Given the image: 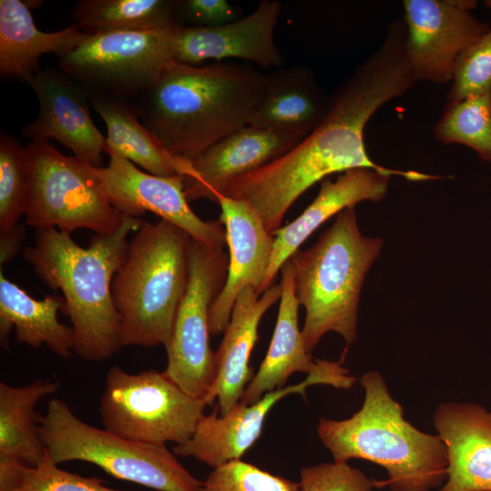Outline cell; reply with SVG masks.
<instances>
[{"instance_id": "13", "label": "cell", "mask_w": 491, "mask_h": 491, "mask_svg": "<svg viewBox=\"0 0 491 491\" xmlns=\"http://www.w3.org/2000/svg\"><path fill=\"white\" fill-rule=\"evenodd\" d=\"M108 155V165L94 167V172L109 203L122 215L139 218L151 212L200 242L226 245L224 225L201 219L189 206L181 175H155L115 153Z\"/></svg>"}, {"instance_id": "30", "label": "cell", "mask_w": 491, "mask_h": 491, "mask_svg": "<svg viewBox=\"0 0 491 491\" xmlns=\"http://www.w3.org/2000/svg\"><path fill=\"white\" fill-rule=\"evenodd\" d=\"M0 491H129L108 487L99 477H86L58 467L47 451L36 466L0 461Z\"/></svg>"}, {"instance_id": "37", "label": "cell", "mask_w": 491, "mask_h": 491, "mask_svg": "<svg viewBox=\"0 0 491 491\" xmlns=\"http://www.w3.org/2000/svg\"><path fill=\"white\" fill-rule=\"evenodd\" d=\"M446 2L454 8L466 12H469L477 5V1L475 0H446Z\"/></svg>"}, {"instance_id": "35", "label": "cell", "mask_w": 491, "mask_h": 491, "mask_svg": "<svg viewBox=\"0 0 491 491\" xmlns=\"http://www.w3.org/2000/svg\"><path fill=\"white\" fill-rule=\"evenodd\" d=\"M239 18L238 11L225 0L176 1L178 25L214 27L234 22Z\"/></svg>"}, {"instance_id": "15", "label": "cell", "mask_w": 491, "mask_h": 491, "mask_svg": "<svg viewBox=\"0 0 491 491\" xmlns=\"http://www.w3.org/2000/svg\"><path fill=\"white\" fill-rule=\"evenodd\" d=\"M281 8L278 1L263 0L250 15L223 25H175L171 28L172 58L189 65H198L205 60L237 58L278 69L283 56L274 34Z\"/></svg>"}, {"instance_id": "8", "label": "cell", "mask_w": 491, "mask_h": 491, "mask_svg": "<svg viewBox=\"0 0 491 491\" xmlns=\"http://www.w3.org/2000/svg\"><path fill=\"white\" fill-rule=\"evenodd\" d=\"M26 149V225L68 234L85 228L96 235L113 233L121 225L123 215L100 188L95 166L63 155L48 142H31Z\"/></svg>"}, {"instance_id": "7", "label": "cell", "mask_w": 491, "mask_h": 491, "mask_svg": "<svg viewBox=\"0 0 491 491\" xmlns=\"http://www.w3.org/2000/svg\"><path fill=\"white\" fill-rule=\"evenodd\" d=\"M39 432L51 460L84 461L111 476L156 490L200 491L195 478L165 445L145 444L90 426L62 399L52 398Z\"/></svg>"}, {"instance_id": "27", "label": "cell", "mask_w": 491, "mask_h": 491, "mask_svg": "<svg viewBox=\"0 0 491 491\" xmlns=\"http://www.w3.org/2000/svg\"><path fill=\"white\" fill-rule=\"evenodd\" d=\"M59 381L37 379L14 386L0 382V461L36 466L46 449L39 432L41 415L36 405L54 395Z\"/></svg>"}, {"instance_id": "12", "label": "cell", "mask_w": 491, "mask_h": 491, "mask_svg": "<svg viewBox=\"0 0 491 491\" xmlns=\"http://www.w3.org/2000/svg\"><path fill=\"white\" fill-rule=\"evenodd\" d=\"M356 381L340 362L317 359L314 369L300 383L276 388L251 405L238 403L225 416L219 415L216 406L211 414L201 417L189 440L174 446L173 453L193 457L213 468L240 459L260 437L269 411L283 397L305 396L306 389L314 385L347 389Z\"/></svg>"}, {"instance_id": "2", "label": "cell", "mask_w": 491, "mask_h": 491, "mask_svg": "<svg viewBox=\"0 0 491 491\" xmlns=\"http://www.w3.org/2000/svg\"><path fill=\"white\" fill-rule=\"evenodd\" d=\"M267 75L247 64L171 62L135 105L143 125L175 157L190 161L248 125Z\"/></svg>"}, {"instance_id": "17", "label": "cell", "mask_w": 491, "mask_h": 491, "mask_svg": "<svg viewBox=\"0 0 491 491\" xmlns=\"http://www.w3.org/2000/svg\"><path fill=\"white\" fill-rule=\"evenodd\" d=\"M392 175H401L409 181L443 179L444 176L417 171L391 169L383 172L373 168H352L335 181L325 178L316 197L290 224L275 234L273 252L262 286L264 294L280 272L283 265L321 225L348 207L364 201L380 202L386 195Z\"/></svg>"}, {"instance_id": "25", "label": "cell", "mask_w": 491, "mask_h": 491, "mask_svg": "<svg viewBox=\"0 0 491 491\" xmlns=\"http://www.w3.org/2000/svg\"><path fill=\"white\" fill-rule=\"evenodd\" d=\"M88 36L75 24L55 32L41 31L25 2L0 0V74L27 81L41 69L42 55L61 58Z\"/></svg>"}, {"instance_id": "36", "label": "cell", "mask_w": 491, "mask_h": 491, "mask_svg": "<svg viewBox=\"0 0 491 491\" xmlns=\"http://www.w3.org/2000/svg\"><path fill=\"white\" fill-rule=\"evenodd\" d=\"M25 224H17L9 230L0 232V265L13 260L18 253L24 251Z\"/></svg>"}, {"instance_id": "16", "label": "cell", "mask_w": 491, "mask_h": 491, "mask_svg": "<svg viewBox=\"0 0 491 491\" xmlns=\"http://www.w3.org/2000/svg\"><path fill=\"white\" fill-rule=\"evenodd\" d=\"M39 106L37 117L21 132L32 142L55 139L75 156L101 167L106 139L93 122L85 90L61 70L40 69L27 81Z\"/></svg>"}, {"instance_id": "14", "label": "cell", "mask_w": 491, "mask_h": 491, "mask_svg": "<svg viewBox=\"0 0 491 491\" xmlns=\"http://www.w3.org/2000/svg\"><path fill=\"white\" fill-rule=\"evenodd\" d=\"M406 54L416 81L451 83L458 56L489 29L446 0H405Z\"/></svg>"}, {"instance_id": "11", "label": "cell", "mask_w": 491, "mask_h": 491, "mask_svg": "<svg viewBox=\"0 0 491 491\" xmlns=\"http://www.w3.org/2000/svg\"><path fill=\"white\" fill-rule=\"evenodd\" d=\"M172 27L89 35L58 66L87 94L140 96L174 61Z\"/></svg>"}, {"instance_id": "26", "label": "cell", "mask_w": 491, "mask_h": 491, "mask_svg": "<svg viewBox=\"0 0 491 491\" xmlns=\"http://www.w3.org/2000/svg\"><path fill=\"white\" fill-rule=\"evenodd\" d=\"M87 95L106 125L105 154L115 153L155 175H181L184 160L171 155L143 125L135 105L125 98Z\"/></svg>"}, {"instance_id": "3", "label": "cell", "mask_w": 491, "mask_h": 491, "mask_svg": "<svg viewBox=\"0 0 491 491\" xmlns=\"http://www.w3.org/2000/svg\"><path fill=\"white\" fill-rule=\"evenodd\" d=\"M143 223L123 215L115 232L95 234L86 248L71 234L40 229L35 245L23 251L37 277L51 290L62 292L75 331V354L85 361H105L122 347L111 285L125 257L128 235Z\"/></svg>"}, {"instance_id": "31", "label": "cell", "mask_w": 491, "mask_h": 491, "mask_svg": "<svg viewBox=\"0 0 491 491\" xmlns=\"http://www.w3.org/2000/svg\"><path fill=\"white\" fill-rule=\"evenodd\" d=\"M29 174L27 149L15 137L0 135V232L18 224L25 215Z\"/></svg>"}, {"instance_id": "4", "label": "cell", "mask_w": 491, "mask_h": 491, "mask_svg": "<svg viewBox=\"0 0 491 491\" xmlns=\"http://www.w3.org/2000/svg\"><path fill=\"white\" fill-rule=\"evenodd\" d=\"M365 400L345 420L322 418L317 434L336 462L364 459L386 468L392 491H431L447 478V452L440 436L426 434L404 418L377 371L360 377Z\"/></svg>"}, {"instance_id": "28", "label": "cell", "mask_w": 491, "mask_h": 491, "mask_svg": "<svg viewBox=\"0 0 491 491\" xmlns=\"http://www.w3.org/2000/svg\"><path fill=\"white\" fill-rule=\"evenodd\" d=\"M72 15L88 35L178 25L176 1L171 0H80Z\"/></svg>"}, {"instance_id": "10", "label": "cell", "mask_w": 491, "mask_h": 491, "mask_svg": "<svg viewBox=\"0 0 491 491\" xmlns=\"http://www.w3.org/2000/svg\"><path fill=\"white\" fill-rule=\"evenodd\" d=\"M228 262L224 246L191 238L188 285L165 346L167 365L164 373L184 392L197 399L205 400L215 379L209 311L225 286Z\"/></svg>"}, {"instance_id": "19", "label": "cell", "mask_w": 491, "mask_h": 491, "mask_svg": "<svg viewBox=\"0 0 491 491\" xmlns=\"http://www.w3.org/2000/svg\"><path fill=\"white\" fill-rule=\"evenodd\" d=\"M300 141L250 125L231 133L195 158L185 161L181 176L187 201L206 198L216 202L228 182L260 168Z\"/></svg>"}, {"instance_id": "39", "label": "cell", "mask_w": 491, "mask_h": 491, "mask_svg": "<svg viewBox=\"0 0 491 491\" xmlns=\"http://www.w3.org/2000/svg\"><path fill=\"white\" fill-rule=\"evenodd\" d=\"M490 414H491V412H490Z\"/></svg>"}, {"instance_id": "9", "label": "cell", "mask_w": 491, "mask_h": 491, "mask_svg": "<svg viewBox=\"0 0 491 491\" xmlns=\"http://www.w3.org/2000/svg\"><path fill=\"white\" fill-rule=\"evenodd\" d=\"M207 406L184 392L163 372L130 374L112 366L99 403L104 428L129 440L153 445L191 438Z\"/></svg>"}, {"instance_id": "29", "label": "cell", "mask_w": 491, "mask_h": 491, "mask_svg": "<svg viewBox=\"0 0 491 491\" xmlns=\"http://www.w3.org/2000/svg\"><path fill=\"white\" fill-rule=\"evenodd\" d=\"M433 134L442 144L468 146L491 162V90L448 101Z\"/></svg>"}, {"instance_id": "33", "label": "cell", "mask_w": 491, "mask_h": 491, "mask_svg": "<svg viewBox=\"0 0 491 491\" xmlns=\"http://www.w3.org/2000/svg\"><path fill=\"white\" fill-rule=\"evenodd\" d=\"M491 90V27L456 59L448 101Z\"/></svg>"}, {"instance_id": "1", "label": "cell", "mask_w": 491, "mask_h": 491, "mask_svg": "<svg viewBox=\"0 0 491 491\" xmlns=\"http://www.w3.org/2000/svg\"><path fill=\"white\" fill-rule=\"evenodd\" d=\"M405 25L404 19L390 23L381 45L330 98L310 134L260 168L228 182L219 195L246 203L274 235L298 197L326 176L358 167L390 171L367 154L364 131L380 107L417 82L406 58Z\"/></svg>"}, {"instance_id": "5", "label": "cell", "mask_w": 491, "mask_h": 491, "mask_svg": "<svg viewBox=\"0 0 491 491\" xmlns=\"http://www.w3.org/2000/svg\"><path fill=\"white\" fill-rule=\"evenodd\" d=\"M191 238L181 227L160 219L144 222L128 242L111 285L122 347H165L169 343L188 285Z\"/></svg>"}, {"instance_id": "20", "label": "cell", "mask_w": 491, "mask_h": 491, "mask_svg": "<svg viewBox=\"0 0 491 491\" xmlns=\"http://www.w3.org/2000/svg\"><path fill=\"white\" fill-rule=\"evenodd\" d=\"M280 297V283L273 285L261 296L250 286H246L238 294L215 352V379L205 397L207 406L217 400L220 416L229 413L240 402L253 378L249 359L258 339L259 323Z\"/></svg>"}, {"instance_id": "23", "label": "cell", "mask_w": 491, "mask_h": 491, "mask_svg": "<svg viewBox=\"0 0 491 491\" xmlns=\"http://www.w3.org/2000/svg\"><path fill=\"white\" fill-rule=\"evenodd\" d=\"M66 315L63 296L47 295L42 300L31 297L10 281L0 269V344L7 348L10 333L15 330L17 342L34 348L45 345L61 358L75 353V338L72 326L58 320L57 314Z\"/></svg>"}, {"instance_id": "24", "label": "cell", "mask_w": 491, "mask_h": 491, "mask_svg": "<svg viewBox=\"0 0 491 491\" xmlns=\"http://www.w3.org/2000/svg\"><path fill=\"white\" fill-rule=\"evenodd\" d=\"M280 272L281 297L275 330L264 360L243 393L239 402L243 405H251L265 394L286 386L294 373L308 374L316 366L299 329L300 305L290 260L283 265Z\"/></svg>"}, {"instance_id": "34", "label": "cell", "mask_w": 491, "mask_h": 491, "mask_svg": "<svg viewBox=\"0 0 491 491\" xmlns=\"http://www.w3.org/2000/svg\"><path fill=\"white\" fill-rule=\"evenodd\" d=\"M301 491H372L385 486L347 462L324 463L303 467L300 471Z\"/></svg>"}, {"instance_id": "21", "label": "cell", "mask_w": 491, "mask_h": 491, "mask_svg": "<svg viewBox=\"0 0 491 491\" xmlns=\"http://www.w3.org/2000/svg\"><path fill=\"white\" fill-rule=\"evenodd\" d=\"M447 452V478L436 491H491V414L475 403L446 402L433 416Z\"/></svg>"}, {"instance_id": "38", "label": "cell", "mask_w": 491, "mask_h": 491, "mask_svg": "<svg viewBox=\"0 0 491 491\" xmlns=\"http://www.w3.org/2000/svg\"><path fill=\"white\" fill-rule=\"evenodd\" d=\"M485 5L491 10V0L485 1Z\"/></svg>"}, {"instance_id": "18", "label": "cell", "mask_w": 491, "mask_h": 491, "mask_svg": "<svg viewBox=\"0 0 491 491\" xmlns=\"http://www.w3.org/2000/svg\"><path fill=\"white\" fill-rule=\"evenodd\" d=\"M216 202L221 207L219 221L225 230L229 262L225 286L210 307L211 335L224 332L243 288L250 286L262 295L275 241L274 235L246 203L225 195H219Z\"/></svg>"}, {"instance_id": "32", "label": "cell", "mask_w": 491, "mask_h": 491, "mask_svg": "<svg viewBox=\"0 0 491 491\" xmlns=\"http://www.w3.org/2000/svg\"><path fill=\"white\" fill-rule=\"evenodd\" d=\"M200 491H301L299 483L273 475L240 459L213 469Z\"/></svg>"}, {"instance_id": "6", "label": "cell", "mask_w": 491, "mask_h": 491, "mask_svg": "<svg viewBox=\"0 0 491 491\" xmlns=\"http://www.w3.org/2000/svg\"><path fill=\"white\" fill-rule=\"evenodd\" d=\"M382 247L381 238L361 233L356 209L348 207L313 246L290 257L296 296L306 310L302 335L308 353L328 332L340 335L347 346L356 341L365 277Z\"/></svg>"}, {"instance_id": "22", "label": "cell", "mask_w": 491, "mask_h": 491, "mask_svg": "<svg viewBox=\"0 0 491 491\" xmlns=\"http://www.w3.org/2000/svg\"><path fill=\"white\" fill-rule=\"evenodd\" d=\"M329 102L309 69L278 68L267 75L248 125L302 140L323 119Z\"/></svg>"}]
</instances>
